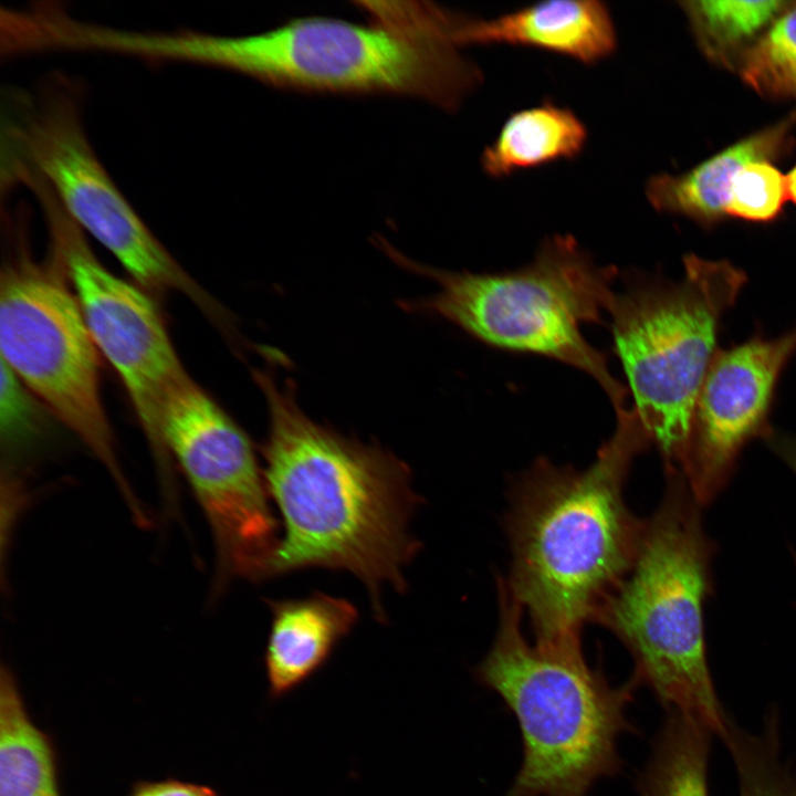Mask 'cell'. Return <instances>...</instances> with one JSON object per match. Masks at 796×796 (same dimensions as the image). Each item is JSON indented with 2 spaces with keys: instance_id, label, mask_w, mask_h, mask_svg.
<instances>
[{
  "instance_id": "6da1fadb",
  "label": "cell",
  "mask_w": 796,
  "mask_h": 796,
  "mask_svg": "<svg viewBox=\"0 0 796 796\" xmlns=\"http://www.w3.org/2000/svg\"><path fill=\"white\" fill-rule=\"evenodd\" d=\"M254 378L270 420L263 475L284 530L269 578L314 567L346 570L365 585L383 621V586L404 593V568L420 551L408 527L421 502L409 468L377 444L315 422L290 384L260 370Z\"/></svg>"
},
{
  "instance_id": "7a4b0ae2",
  "label": "cell",
  "mask_w": 796,
  "mask_h": 796,
  "mask_svg": "<svg viewBox=\"0 0 796 796\" xmlns=\"http://www.w3.org/2000/svg\"><path fill=\"white\" fill-rule=\"evenodd\" d=\"M585 469L536 460L520 479L506 517L507 590L532 625L535 643L582 648L586 624L637 558L646 521L624 490L650 439L632 408Z\"/></svg>"
},
{
  "instance_id": "3957f363",
  "label": "cell",
  "mask_w": 796,
  "mask_h": 796,
  "mask_svg": "<svg viewBox=\"0 0 796 796\" xmlns=\"http://www.w3.org/2000/svg\"><path fill=\"white\" fill-rule=\"evenodd\" d=\"M460 49L441 28L320 17L251 35L177 30L161 46L168 62L234 71L273 86L407 95L447 111L482 82L480 69Z\"/></svg>"
},
{
  "instance_id": "277c9868",
  "label": "cell",
  "mask_w": 796,
  "mask_h": 796,
  "mask_svg": "<svg viewBox=\"0 0 796 796\" xmlns=\"http://www.w3.org/2000/svg\"><path fill=\"white\" fill-rule=\"evenodd\" d=\"M496 587L498 629L475 675L521 730L522 764L504 796H587L620 769L617 743L631 729L625 711L635 685H610L582 648L531 645L521 606L501 577Z\"/></svg>"
},
{
  "instance_id": "5b68a950",
  "label": "cell",
  "mask_w": 796,
  "mask_h": 796,
  "mask_svg": "<svg viewBox=\"0 0 796 796\" xmlns=\"http://www.w3.org/2000/svg\"><path fill=\"white\" fill-rule=\"evenodd\" d=\"M667 478L662 503L646 521L632 568L593 622L629 651L633 685H647L670 712L726 737L704 650L708 549L698 502L681 474Z\"/></svg>"
},
{
  "instance_id": "8992f818",
  "label": "cell",
  "mask_w": 796,
  "mask_h": 796,
  "mask_svg": "<svg viewBox=\"0 0 796 796\" xmlns=\"http://www.w3.org/2000/svg\"><path fill=\"white\" fill-rule=\"evenodd\" d=\"M388 253L437 282L433 295L406 302L407 308L440 316L489 346L577 368L598 383L615 411L626 408L628 388L582 333L608 314L618 271L597 263L573 237L545 239L528 264L502 273L432 269Z\"/></svg>"
},
{
  "instance_id": "52a82bcc",
  "label": "cell",
  "mask_w": 796,
  "mask_h": 796,
  "mask_svg": "<svg viewBox=\"0 0 796 796\" xmlns=\"http://www.w3.org/2000/svg\"><path fill=\"white\" fill-rule=\"evenodd\" d=\"M679 282L626 274L608 315L633 411L664 461L682 473L700 389L721 321L747 277L726 260L683 258Z\"/></svg>"
},
{
  "instance_id": "ba28073f",
  "label": "cell",
  "mask_w": 796,
  "mask_h": 796,
  "mask_svg": "<svg viewBox=\"0 0 796 796\" xmlns=\"http://www.w3.org/2000/svg\"><path fill=\"white\" fill-rule=\"evenodd\" d=\"M82 88L62 72L1 93L0 185L41 179L66 213L148 291L213 302L154 235L98 159L85 130Z\"/></svg>"
},
{
  "instance_id": "9c48e42d",
  "label": "cell",
  "mask_w": 796,
  "mask_h": 796,
  "mask_svg": "<svg viewBox=\"0 0 796 796\" xmlns=\"http://www.w3.org/2000/svg\"><path fill=\"white\" fill-rule=\"evenodd\" d=\"M21 213L2 212L9 249L0 279L1 360L107 469L139 519L145 513L122 472L102 400L100 352L57 255L31 256Z\"/></svg>"
},
{
  "instance_id": "30bf717a",
  "label": "cell",
  "mask_w": 796,
  "mask_h": 796,
  "mask_svg": "<svg viewBox=\"0 0 796 796\" xmlns=\"http://www.w3.org/2000/svg\"><path fill=\"white\" fill-rule=\"evenodd\" d=\"M160 428L212 532L217 585L269 578L279 522L249 437L190 377L167 397Z\"/></svg>"
},
{
  "instance_id": "8fae6325",
  "label": "cell",
  "mask_w": 796,
  "mask_h": 796,
  "mask_svg": "<svg viewBox=\"0 0 796 796\" xmlns=\"http://www.w3.org/2000/svg\"><path fill=\"white\" fill-rule=\"evenodd\" d=\"M29 190L41 206L50 250L66 271L100 354L121 377L169 486L170 455L161 436V411L169 394L190 376L148 294L100 262L85 232L44 182L34 181Z\"/></svg>"
},
{
  "instance_id": "7c38bea8",
  "label": "cell",
  "mask_w": 796,
  "mask_h": 796,
  "mask_svg": "<svg viewBox=\"0 0 796 796\" xmlns=\"http://www.w3.org/2000/svg\"><path fill=\"white\" fill-rule=\"evenodd\" d=\"M795 353L796 328L718 350L699 392L682 470L698 503L719 491L751 439L769 432L775 388Z\"/></svg>"
},
{
  "instance_id": "4fadbf2b",
  "label": "cell",
  "mask_w": 796,
  "mask_h": 796,
  "mask_svg": "<svg viewBox=\"0 0 796 796\" xmlns=\"http://www.w3.org/2000/svg\"><path fill=\"white\" fill-rule=\"evenodd\" d=\"M457 42L538 49L587 65L610 57L618 38L611 11L599 0H552L491 19L462 17Z\"/></svg>"
},
{
  "instance_id": "5bb4252c",
  "label": "cell",
  "mask_w": 796,
  "mask_h": 796,
  "mask_svg": "<svg viewBox=\"0 0 796 796\" xmlns=\"http://www.w3.org/2000/svg\"><path fill=\"white\" fill-rule=\"evenodd\" d=\"M272 615L264 653L269 693L279 699L322 668L358 620L349 600L320 591L268 600Z\"/></svg>"
},
{
  "instance_id": "9a60e30c",
  "label": "cell",
  "mask_w": 796,
  "mask_h": 796,
  "mask_svg": "<svg viewBox=\"0 0 796 796\" xmlns=\"http://www.w3.org/2000/svg\"><path fill=\"white\" fill-rule=\"evenodd\" d=\"M796 109L779 123L751 134L680 175L667 172L646 184L649 203L660 212L684 216L705 227L726 218L729 191L734 177L748 163L776 160L793 145Z\"/></svg>"
},
{
  "instance_id": "2e32d148",
  "label": "cell",
  "mask_w": 796,
  "mask_h": 796,
  "mask_svg": "<svg viewBox=\"0 0 796 796\" xmlns=\"http://www.w3.org/2000/svg\"><path fill=\"white\" fill-rule=\"evenodd\" d=\"M588 130L566 106L544 101L506 117L480 157L484 174L505 178L517 171L573 160L585 149Z\"/></svg>"
},
{
  "instance_id": "e0dca14e",
  "label": "cell",
  "mask_w": 796,
  "mask_h": 796,
  "mask_svg": "<svg viewBox=\"0 0 796 796\" xmlns=\"http://www.w3.org/2000/svg\"><path fill=\"white\" fill-rule=\"evenodd\" d=\"M0 796H60L52 744L30 719L6 669L0 678Z\"/></svg>"
},
{
  "instance_id": "ac0fdd59",
  "label": "cell",
  "mask_w": 796,
  "mask_h": 796,
  "mask_svg": "<svg viewBox=\"0 0 796 796\" xmlns=\"http://www.w3.org/2000/svg\"><path fill=\"white\" fill-rule=\"evenodd\" d=\"M709 733L694 720L670 712L638 779L640 796H709Z\"/></svg>"
},
{
  "instance_id": "d6986e66",
  "label": "cell",
  "mask_w": 796,
  "mask_h": 796,
  "mask_svg": "<svg viewBox=\"0 0 796 796\" xmlns=\"http://www.w3.org/2000/svg\"><path fill=\"white\" fill-rule=\"evenodd\" d=\"M792 4L788 1H684L680 2L696 41L706 56L731 65L737 61Z\"/></svg>"
},
{
  "instance_id": "ffe728a7",
  "label": "cell",
  "mask_w": 796,
  "mask_h": 796,
  "mask_svg": "<svg viewBox=\"0 0 796 796\" xmlns=\"http://www.w3.org/2000/svg\"><path fill=\"white\" fill-rule=\"evenodd\" d=\"M737 65L742 80L760 95L796 102V3L744 51Z\"/></svg>"
},
{
  "instance_id": "44dd1931",
  "label": "cell",
  "mask_w": 796,
  "mask_h": 796,
  "mask_svg": "<svg viewBox=\"0 0 796 796\" xmlns=\"http://www.w3.org/2000/svg\"><path fill=\"white\" fill-rule=\"evenodd\" d=\"M788 199L786 176L769 160L745 165L734 177L726 203V217L751 222H771Z\"/></svg>"
},
{
  "instance_id": "7402d4cb",
  "label": "cell",
  "mask_w": 796,
  "mask_h": 796,
  "mask_svg": "<svg viewBox=\"0 0 796 796\" xmlns=\"http://www.w3.org/2000/svg\"><path fill=\"white\" fill-rule=\"evenodd\" d=\"M739 768L741 796H796V775L777 761L768 743L731 740Z\"/></svg>"
},
{
  "instance_id": "603a6c76",
  "label": "cell",
  "mask_w": 796,
  "mask_h": 796,
  "mask_svg": "<svg viewBox=\"0 0 796 796\" xmlns=\"http://www.w3.org/2000/svg\"><path fill=\"white\" fill-rule=\"evenodd\" d=\"M0 427L2 439L8 444L18 443V439L35 434L41 425L40 401L1 360Z\"/></svg>"
},
{
  "instance_id": "cb8c5ba5",
  "label": "cell",
  "mask_w": 796,
  "mask_h": 796,
  "mask_svg": "<svg viewBox=\"0 0 796 796\" xmlns=\"http://www.w3.org/2000/svg\"><path fill=\"white\" fill-rule=\"evenodd\" d=\"M127 796H218L207 786L176 779L143 782L134 786Z\"/></svg>"
},
{
  "instance_id": "d4e9b609",
  "label": "cell",
  "mask_w": 796,
  "mask_h": 796,
  "mask_svg": "<svg viewBox=\"0 0 796 796\" xmlns=\"http://www.w3.org/2000/svg\"><path fill=\"white\" fill-rule=\"evenodd\" d=\"M782 452L792 468L796 471V441H784Z\"/></svg>"
},
{
  "instance_id": "484cf974",
  "label": "cell",
  "mask_w": 796,
  "mask_h": 796,
  "mask_svg": "<svg viewBox=\"0 0 796 796\" xmlns=\"http://www.w3.org/2000/svg\"><path fill=\"white\" fill-rule=\"evenodd\" d=\"M786 184L788 199L796 205V166L786 176Z\"/></svg>"
}]
</instances>
